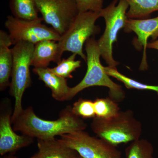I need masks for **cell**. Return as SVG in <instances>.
<instances>
[{
	"label": "cell",
	"instance_id": "cell-21",
	"mask_svg": "<svg viewBox=\"0 0 158 158\" xmlns=\"http://www.w3.org/2000/svg\"><path fill=\"white\" fill-rule=\"evenodd\" d=\"M77 55L73 53L67 59H63L57 63L56 66L50 70L53 73L58 76L64 78H72V73L77 69L81 66V62L80 60H76Z\"/></svg>",
	"mask_w": 158,
	"mask_h": 158
},
{
	"label": "cell",
	"instance_id": "cell-3",
	"mask_svg": "<svg viewBox=\"0 0 158 158\" xmlns=\"http://www.w3.org/2000/svg\"><path fill=\"white\" fill-rule=\"evenodd\" d=\"M91 128L97 137L117 147L140 139L142 131L141 123L131 110L120 111L110 118L94 117Z\"/></svg>",
	"mask_w": 158,
	"mask_h": 158
},
{
	"label": "cell",
	"instance_id": "cell-26",
	"mask_svg": "<svg viewBox=\"0 0 158 158\" xmlns=\"http://www.w3.org/2000/svg\"><path fill=\"white\" fill-rule=\"evenodd\" d=\"M1 158H19L15 156H14L12 155H5L4 156H3ZM29 158H37V156H36V154L32 156L31 157Z\"/></svg>",
	"mask_w": 158,
	"mask_h": 158
},
{
	"label": "cell",
	"instance_id": "cell-18",
	"mask_svg": "<svg viewBox=\"0 0 158 158\" xmlns=\"http://www.w3.org/2000/svg\"><path fill=\"white\" fill-rule=\"evenodd\" d=\"M105 71L109 76L113 77L121 82L128 89H136L138 90H152L156 92L158 95V85H151L141 83L136 80L130 78L123 74L117 70L116 67L106 66Z\"/></svg>",
	"mask_w": 158,
	"mask_h": 158
},
{
	"label": "cell",
	"instance_id": "cell-11",
	"mask_svg": "<svg viewBox=\"0 0 158 158\" xmlns=\"http://www.w3.org/2000/svg\"><path fill=\"white\" fill-rule=\"evenodd\" d=\"M1 106L0 113V155L3 156L12 154L34 142V138L25 135H19L12 127L11 110L3 109Z\"/></svg>",
	"mask_w": 158,
	"mask_h": 158
},
{
	"label": "cell",
	"instance_id": "cell-25",
	"mask_svg": "<svg viewBox=\"0 0 158 158\" xmlns=\"http://www.w3.org/2000/svg\"><path fill=\"white\" fill-rule=\"evenodd\" d=\"M147 48L153 49L158 50V39L155 40L148 43V44Z\"/></svg>",
	"mask_w": 158,
	"mask_h": 158
},
{
	"label": "cell",
	"instance_id": "cell-10",
	"mask_svg": "<svg viewBox=\"0 0 158 158\" xmlns=\"http://www.w3.org/2000/svg\"><path fill=\"white\" fill-rule=\"evenodd\" d=\"M124 31L126 33L133 32L137 35V38L133 41V45L138 50L143 49L139 70H147L148 67L146 55L148 40L151 37L153 41L158 38V16L154 18L142 19L128 18Z\"/></svg>",
	"mask_w": 158,
	"mask_h": 158
},
{
	"label": "cell",
	"instance_id": "cell-16",
	"mask_svg": "<svg viewBox=\"0 0 158 158\" xmlns=\"http://www.w3.org/2000/svg\"><path fill=\"white\" fill-rule=\"evenodd\" d=\"M9 6L15 17L27 20L39 18L35 0H10Z\"/></svg>",
	"mask_w": 158,
	"mask_h": 158
},
{
	"label": "cell",
	"instance_id": "cell-2",
	"mask_svg": "<svg viewBox=\"0 0 158 158\" xmlns=\"http://www.w3.org/2000/svg\"><path fill=\"white\" fill-rule=\"evenodd\" d=\"M86 52L87 71L80 83L70 88L68 101L72 99L82 90L94 86L109 88V97L117 102L125 98L126 93L121 85L113 82L105 71L104 66L100 61V52L97 40L94 37L87 40L85 44Z\"/></svg>",
	"mask_w": 158,
	"mask_h": 158
},
{
	"label": "cell",
	"instance_id": "cell-7",
	"mask_svg": "<svg viewBox=\"0 0 158 158\" xmlns=\"http://www.w3.org/2000/svg\"><path fill=\"white\" fill-rule=\"evenodd\" d=\"M59 139L83 158H122L117 147L85 130L62 135Z\"/></svg>",
	"mask_w": 158,
	"mask_h": 158
},
{
	"label": "cell",
	"instance_id": "cell-5",
	"mask_svg": "<svg viewBox=\"0 0 158 158\" xmlns=\"http://www.w3.org/2000/svg\"><path fill=\"white\" fill-rule=\"evenodd\" d=\"M113 0L109 6L100 11L101 17L104 19V32L97 40L101 56L108 66L116 67L119 62L113 57V44L117 41V35L121 29H124L128 19L127 13L129 8L124 0Z\"/></svg>",
	"mask_w": 158,
	"mask_h": 158
},
{
	"label": "cell",
	"instance_id": "cell-15",
	"mask_svg": "<svg viewBox=\"0 0 158 158\" xmlns=\"http://www.w3.org/2000/svg\"><path fill=\"white\" fill-rule=\"evenodd\" d=\"M129 6L128 18L146 19L155 11H158V0H124Z\"/></svg>",
	"mask_w": 158,
	"mask_h": 158
},
{
	"label": "cell",
	"instance_id": "cell-22",
	"mask_svg": "<svg viewBox=\"0 0 158 158\" xmlns=\"http://www.w3.org/2000/svg\"><path fill=\"white\" fill-rule=\"evenodd\" d=\"M74 114L83 119L93 118L96 117L94 101L91 100L80 98L72 106Z\"/></svg>",
	"mask_w": 158,
	"mask_h": 158
},
{
	"label": "cell",
	"instance_id": "cell-23",
	"mask_svg": "<svg viewBox=\"0 0 158 158\" xmlns=\"http://www.w3.org/2000/svg\"><path fill=\"white\" fill-rule=\"evenodd\" d=\"M79 12H100L103 8L104 0H75Z\"/></svg>",
	"mask_w": 158,
	"mask_h": 158
},
{
	"label": "cell",
	"instance_id": "cell-14",
	"mask_svg": "<svg viewBox=\"0 0 158 158\" xmlns=\"http://www.w3.org/2000/svg\"><path fill=\"white\" fill-rule=\"evenodd\" d=\"M37 158H77L78 153L59 139L37 140Z\"/></svg>",
	"mask_w": 158,
	"mask_h": 158
},
{
	"label": "cell",
	"instance_id": "cell-1",
	"mask_svg": "<svg viewBox=\"0 0 158 158\" xmlns=\"http://www.w3.org/2000/svg\"><path fill=\"white\" fill-rule=\"evenodd\" d=\"M12 122L13 129L22 135L37 140H47L77 131L85 130L87 124L83 118L74 114L72 106H68L53 120L40 118L32 107L23 109Z\"/></svg>",
	"mask_w": 158,
	"mask_h": 158
},
{
	"label": "cell",
	"instance_id": "cell-17",
	"mask_svg": "<svg viewBox=\"0 0 158 158\" xmlns=\"http://www.w3.org/2000/svg\"><path fill=\"white\" fill-rule=\"evenodd\" d=\"M13 59L11 49L0 46V90L3 91L9 87L12 73Z\"/></svg>",
	"mask_w": 158,
	"mask_h": 158
},
{
	"label": "cell",
	"instance_id": "cell-27",
	"mask_svg": "<svg viewBox=\"0 0 158 158\" xmlns=\"http://www.w3.org/2000/svg\"><path fill=\"white\" fill-rule=\"evenodd\" d=\"M77 158H83L81 157L80 156H78V157Z\"/></svg>",
	"mask_w": 158,
	"mask_h": 158
},
{
	"label": "cell",
	"instance_id": "cell-12",
	"mask_svg": "<svg viewBox=\"0 0 158 158\" xmlns=\"http://www.w3.org/2000/svg\"><path fill=\"white\" fill-rule=\"evenodd\" d=\"M62 56L58 41L42 40L34 45L31 65L34 68H48L51 62H60Z\"/></svg>",
	"mask_w": 158,
	"mask_h": 158
},
{
	"label": "cell",
	"instance_id": "cell-6",
	"mask_svg": "<svg viewBox=\"0 0 158 158\" xmlns=\"http://www.w3.org/2000/svg\"><path fill=\"white\" fill-rule=\"evenodd\" d=\"M100 17V12H79L58 41L61 54L62 55L65 52H71L78 55L86 62L87 57L83 51V46L88 40L94 37L100 31V28L95 25Z\"/></svg>",
	"mask_w": 158,
	"mask_h": 158
},
{
	"label": "cell",
	"instance_id": "cell-20",
	"mask_svg": "<svg viewBox=\"0 0 158 158\" xmlns=\"http://www.w3.org/2000/svg\"><path fill=\"white\" fill-rule=\"evenodd\" d=\"M118 103L110 97L97 98L94 101L96 117L108 118L115 116L120 111Z\"/></svg>",
	"mask_w": 158,
	"mask_h": 158
},
{
	"label": "cell",
	"instance_id": "cell-9",
	"mask_svg": "<svg viewBox=\"0 0 158 158\" xmlns=\"http://www.w3.org/2000/svg\"><path fill=\"white\" fill-rule=\"evenodd\" d=\"M46 23L62 36L79 13L75 0H35Z\"/></svg>",
	"mask_w": 158,
	"mask_h": 158
},
{
	"label": "cell",
	"instance_id": "cell-24",
	"mask_svg": "<svg viewBox=\"0 0 158 158\" xmlns=\"http://www.w3.org/2000/svg\"><path fill=\"white\" fill-rule=\"evenodd\" d=\"M14 40L7 32L3 30L0 31V46H6L10 47L12 44H15Z\"/></svg>",
	"mask_w": 158,
	"mask_h": 158
},
{
	"label": "cell",
	"instance_id": "cell-13",
	"mask_svg": "<svg viewBox=\"0 0 158 158\" xmlns=\"http://www.w3.org/2000/svg\"><path fill=\"white\" fill-rule=\"evenodd\" d=\"M33 72L38 77L39 80L50 89L52 97L54 99L61 102L68 101L70 87L67 85V79L53 73L48 67L34 68Z\"/></svg>",
	"mask_w": 158,
	"mask_h": 158
},
{
	"label": "cell",
	"instance_id": "cell-8",
	"mask_svg": "<svg viewBox=\"0 0 158 158\" xmlns=\"http://www.w3.org/2000/svg\"><path fill=\"white\" fill-rule=\"evenodd\" d=\"M42 18L27 20L9 15L5 26L15 42L25 41L35 45L42 40H49L59 41L61 36L52 28L42 23Z\"/></svg>",
	"mask_w": 158,
	"mask_h": 158
},
{
	"label": "cell",
	"instance_id": "cell-19",
	"mask_svg": "<svg viewBox=\"0 0 158 158\" xmlns=\"http://www.w3.org/2000/svg\"><path fill=\"white\" fill-rule=\"evenodd\" d=\"M153 154L152 144L141 138L131 142L125 149L126 158H154Z\"/></svg>",
	"mask_w": 158,
	"mask_h": 158
},
{
	"label": "cell",
	"instance_id": "cell-4",
	"mask_svg": "<svg viewBox=\"0 0 158 158\" xmlns=\"http://www.w3.org/2000/svg\"><path fill=\"white\" fill-rule=\"evenodd\" d=\"M34 44L25 41L15 43L11 49L13 65L9 93L15 99L11 120L23 110L22 99L25 91L31 85L30 67Z\"/></svg>",
	"mask_w": 158,
	"mask_h": 158
}]
</instances>
